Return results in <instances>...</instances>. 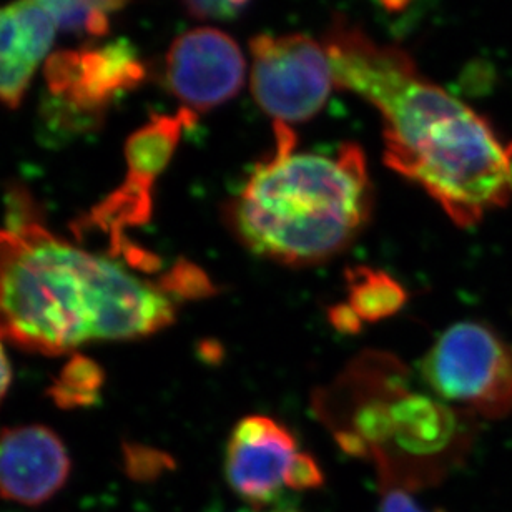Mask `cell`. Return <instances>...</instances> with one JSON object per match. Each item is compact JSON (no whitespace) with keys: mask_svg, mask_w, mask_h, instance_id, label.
I'll use <instances>...</instances> for the list:
<instances>
[{"mask_svg":"<svg viewBox=\"0 0 512 512\" xmlns=\"http://www.w3.org/2000/svg\"><path fill=\"white\" fill-rule=\"evenodd\" d=\"M333 79L383 119L384 163L416 183L461 228L512 200V140L434 84L398 45L338 17L325 35Z\"/></svg>","mask_w":512,"mask_h":512,"instance_id":"6da1fadb","label":"cell"},{"mask_svg":"<svg viewBox=\"0 0 512 512\" xmlns=\"http://www.w3.org/2000/svg\"><path fill=\"white\" fill-rule=\"evenodd\" d=\"M177 320V301L115 258L94 255L45 222L0 230V338L60 356L92 341L142 340Z\"/></svg>","mask_w":512,"mask_h":512,"instance_id":"7a4b0ae2","label":"cell"},{"mask_svg":"<svg viewBox=\"0 0 512 512\" xmlns=\"http://www.w3.org/2000/svg\"><path fill=\"white\" fill-rule=\"evenodd\" d=\"M275 147L223 207L230 232L253 255L286 266L323 263L360 237L373 212L365 153L296 152L291 125L273 122Z\"/></svg>","mask_w":512,"mask_h":512,"instance_id":"3957f363","label":"cell"},{"mask_svg":"<svg viewBox=\"0 0 512 512\" xmlns=\"http://www.w3.org/2000/svg\"><path fill=\"white\" fill-rule=\"evenodd\" d=\"M409 378L398 358L366 351L313 396L316 416L338 446L375 466L381 491L441 483L471 444L469 414L414 391Z\"/></svg>","mask_w":512,"mask_h":512,"instance_id":"277c9868","label":"cell"},{"mask_svg":"<svg viewBox=\"0 0 512 512\" xmlns=\"http://www.w3.org/2000/svg\"><path fill=\"white\" fill-rule=\"evenodd\" d=\"M147 69L135 45L119 39L49 55L44 64L47 95L42 119L55 138L99 130L112 100L137 89Z\"/></svg>","mask_w":512,"mask_h":512,"instance_id":"5b68a950","label":"cell"},{"mask_svg":"<svg viewBox=\"0 0 512 512\" xmlns=\"http://www.w3.org/2000/svg\"><path fill=\"white\" fill-rule=\"evenodd\" d=\"M429 391L466 414L501 419L512 409V345L478 321H459L424 355Z\"/></svg>","mask_w":512,"mask_h":512,"instance_id":"8992f818","label":"cell"},{"mask_svg":"<svg viewBox=\"0 0 512 512\" xmlns=\"http://www.w3.org/2000/svg\"><path fill=\"white\" fill-rule=\"evenodd\" d=\"M250 54L253 97L273 122L301 124L320 114L336 87L325 44L305 34H263Z\"/></svg>","mask_w":512,"mask_h":512,"instance_id":"52a82bcc","label":"cell"},{"mask_svg":"<svg viewBox=\"0 0 512 512\" xmlns=\"http://www.w3.org/2000/svg\"><path fill=\"white\" fill-rule=\"evenodd\" d=\"M165 85L195 115L217 109L242 90L247 60L222 30L200 27L178 35L165 57Z\"/></svg>","mask_w":512,"mask_h":512,"instance_id":"ba28073f","label":"cell"},{"mask_svg":"<svg viewBox=\"0 0 512 512\" xmlns=\"http://www.w3.org/2000/svg\"><path fill=\"white\" fill-rule=\"evenodd\" d=\"M300 454L298 439L285 424L265 414L240 419L225 449V478L233 493L253 508L275 503L291 464Z\"/></svg>","mask_w":512,"mask_h":512,"instance_id":"9c48e42d","label":"cell"},{"mask_svg":"<svg viewBox=\"0 0 512 512\" xmlns=\"http://www.w3.org/2000/svg\"><path fill=\"white\" fill-rule=\"evenodd\" d=\"M72 473L65 443L44 424H24L0 433V498L42 506L64 489Z\"/></svg>","mask_w":512,"mask_h":512,"instance_id":"30bf717a","label":"cell"},{"mask_svg":"<svg viewBox=\"0 0 512 512\" xmlns=\"http://www.w3.org/2000/svg\"><path fill=\"white\" fill-rule=\"evenodd\" d=\"M54 20L35 0L0 5V105L17 109L54 44Z\"/></svg>","mask_w":512,"mask_h":512,"instance_id":"8fae6325","label":"cell"},{"mask_svg":"<svg viewBox=\"0 0 512 512\" xmlns=\"http://www.w3.org/2000/svg\"><path fill=\"white\" fill-rule=\"evenodd\" d=\"M197 119L198 115L187 109H180L175 115L153 114L125 142L127 177L155 187L177 150L183 130L192 127Z\"/></svg>","mask_w":512,"mask_h":512,"instance_id":"7c38bea8","label":"cell"},{"mask_svg":"<svg viewBox=\"0 0 512 512\" xmlns=\"http://www.w3.org/2000/svg\"><path fill=\"white\" fill-rule=\"evenodd\" d=\"M346 293L353 313L361 323H378L401 311L408 293L399 281L383 270L356 266L346 271Z\"/></svg>","mask_w":512,"mask_h":512,"instance_id":"4fadbf2b","label":"cell"},{"mask_svg":"<svg viewBox=\"0 0 512 512\" xmlns=\"http://www.w3.org/2000/svg\"><path fill=\"white\" fill-rule=\"evenodd\" d=\"M54 20L57 30L102 39L112 29V20L127 7L128 0H35Z\"/></svg>","mask_w":512,"mask_h":512,"instance_id":"5bb4252c","label":"cell"},{"mask_svg":"<svg viewBox=\"0 0 512 512\" xmlns=\"http://www.w3.org/2000/svg\"><path fill=\"white\" fill-rule=\"evenodd\" d=\"M105 384V371L97 361L74 353L47 389L49 398L60 409H84L99 403Z\"/></svg>","mask_w":512,"mask_h":512,"instance_id":"9a60e30c","label":"cell"},{"mask_svg":"<svg viewBox=\"0 0 512 512\" xmlns=\"http://www.w3.org/2000/svg\"><path fill=\"white\" fill-rule=\"evenodd\" d=\"M157 283L175 301L198 300L217 293L207 273L185 258L175 261Z\"/></svg>","mask_w":512,"mask_h":512,"instance_id":"2e32d148","label":"cell"},{"mask_svg":"<svg viewBox=\"0 0 512 512\" xmlns=\"http://www.w3.org/2000/svg\"><path fill=\"white\" fill-rule=\"evenodd\" d=\"M45 222L44 212L29 187L22 182L5 185V230H19L32 223Z\"/></svg>","mask_w":512,"mask_h":512,"instance_id":"e0dca14e","label":"cell"},{"mask_svg":"<svg viewBox=\"0 0 512 512\" xmlns=\"http://www.w3.org/2000/svg\"><path fill=\"white\" fill-rule=\"evenodd\" d=\"M124 453L125 473L135 481H153L172 464L162 451L148 448L143 444L125 443Z\"/></svg>","mask_w":512,"mask_h":512,"instance_id":"ac0fdd59","label":"cell"},{"mask_svg":"<svg viewBox=\"0 0 512 512\" xmlns=\"http://www.w3.org/2000/svg\"><path fill=\"white\" fill-rule=\"evenodd\" d=\"M252 0H182L188 14L200 20H233Z\"/></svg>","mask_w":512,"mask_h":512,"instance_id":"d6986e66","label":"cell"},{"mask_svg":"<svg viewBox=\"0 0 512 512\" xmlns=\"http://www.w3.org/2000/svg\"><path fill=\"white\" fill-rule=\"evenodd\" d=\"M325 484V474L320 464L311 454L303 453L296 456L291 464L290 473L286 478V488L293 491H310V489L321 488Z\"/></svg>","mask_w":512,"mask_h":512,"instance_id":"ffe728a7","label":"cell"},{"mask_svg":"<svg viewBox=\"0 0 512 512\" xmlns=\"http://www.w3.org/2000/svg\"><path fill=\"white\" fill-rule=\"evenodd\" d=\"M381 494H383V498H381L378 512H446L441 509L431 511V509L423 508L404 489H384Z\"/></svg>","mask_w":512,"mask_h":512,"instance_id":"44dd1931","label":"cell"},{"mask_svg":"<svg viewBox=\"0 0 512 512\" xmlns=\"http://www.w3.org/2000/svg\"><path fill=\"white\" fill-rule=\"evenodd\" d=\"M328 316H330L331 325L335 326L336 330L341 331V333H351L353 335V333H358L361 325H363L360 318L353 313V310L346 303H340V305L330 308Z\"/></svg>","mask_w":512,"mask_h":512,"instance_id":"7402d4cb","label":"cell"},{"mask_svg":"<svg viewBox=\"0 0 512 512\" xmlns=\"http://www.w3.org/2000/svg\"><path fill=\"white\" fill-rule=\"evenodd\" d=\"M205 512H301L300 509L295 508L293 504L288 503H278L271 504V506H266V508H253V506H248V508H223V506H217V508L208 509Z\"/></svg>","mask_w":512,"mask_h":512,"instance_id":"603a6c76","label":"cell"},{"mask_svg":"<svg viewBox=\"0 0 512 512\" xmlns=\"http://www.w3.org/2000/svg\"><path fill=\"white\" fill-rule=\"evenodd\" d=\"M12 383V368H10L9 358L5 355L4 348L0 345V403L5 398Z\"/></svg>","mask_w":512,"mask_h":512,"instance_id":"cb8c5ba5","label":"cell"}]
</instances>
